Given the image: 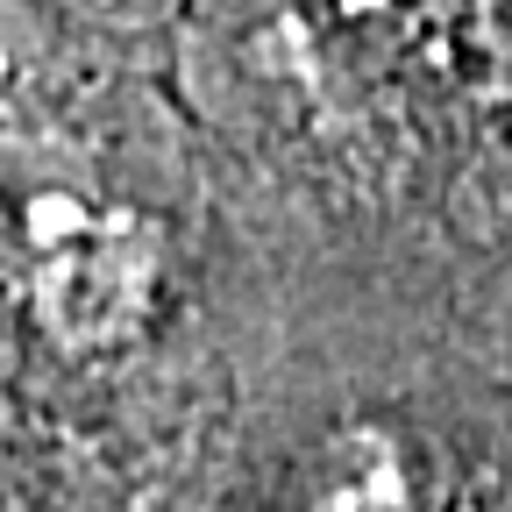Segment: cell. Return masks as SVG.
Listing matches in <instances>:
<instances>
[{
	"mask_svg": "<svg viewBox=\"0 0 512 512\" xmlns=\"http://www.w3.org/2000/svg\"><path fill=\"white\" fill-rule=\"evenodd\" d=\"M278 512H434V505L413 441L384 420H349L299 456Z\"/></svg>",
	"mask_w": 512,
	"mask_h": 512,
	"instance_id": "7a4b0ae2",
	"label": "cell"
},
{
	"mask_svg": "<svg viewBox=\"0 0 512 512\" xmlns=\"http://www.w3.org/2000/svg\"><path fill=\"white\" fill-rule=\"evenodd\" d=\"M171 228L64 121H0V299L64 356L128 349L164 299Z\"/></svg>",
	"mask_w": 512,
	"mask_h": 512,
	"instance_id": "6da1fadb",
	"label": "cell"
},
{
	"mask_svg": "<svg viewBox=\"0 0 512 512\" xmlns=\"http://www.w3.org/2000/svg\"><path fill=\"white\" fill-rule=\"evenodd\" d=\"M64 15H79L86 29H107V36H143V29H164L185 0H57Z\"/></svg>",
	"mask_w": 512,
	"mask_h": 512,
	"instance_id": "3957f363",
	"label": "cell"
}]
</instances>
